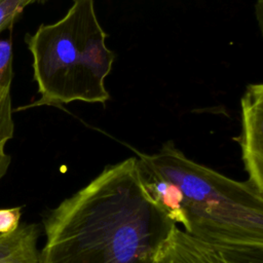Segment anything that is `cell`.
<instances>
[{
	"label": "cell",
	"instance_id": "cell-1",
	"mask_svg": "<svg viewBox=\"0 0 263 263\" xmlns=\"http://www.w3.org/2000/svg\"><path fill=\"white\" fill-rule=\"evenodd\" d=\"M174 225L128 157L43 214L38 263H154Z\"/></svg>",
	"mask_w": 263,
	"mask_h": 263
},
{
	"label": "cell",
	"instance_id": "cell-2",
	"mask_svg": "<svg viewBox=\"0 0 263 263\" xmlns=\"http://www.w3.org/2000/svg\"><path fill=\"white\" fill-rule=\"evenodd\" d=\"M146 192L185 233L246 259H263V194L248 181L199 164L166 142L153 154L139 153Z\"/></svg>",
	"mask_w": 263,
	"mask_h": 263
},
{
	"label": "cell",
	"instance_id": "cell-3",
	"mask_svg": "<svg viewBox=\"0 0 263 263\" xmlns=\"http://www.w3.org/2000/svg\"><path fill=\"white\" fill-rule=\"evenodd\" d=\"M97 17L93 0H73L58 22L42 24L25 42L32 54L33 78L40 99L21 109L39 106L63 108L74 101L105 105L110 96L105 78L115 53Z\"/></svg>",
	"mask_w": 263,
	"mask_h": 263
},
{
	"label": "cell",
	"instance_id": "cell-4",
	"mask_svg": "<svg viewBox=\"0 0 263 263\" xmlns=\"http://www.w3.org/2000/svg\"><path fill=\"white\" fill-rule=\"evenodd\" d=\"M240 102L242 161L249 175L248 182L263 194V85H248Z\"/></svg>",
	"mask_w": 263,
	"mask_h": 263
},
{
	"label": "cell",
	"instance_id": "cell-5",
	"mask_svg": "<svg viewBox=\"0 0 263 263\" xmlns=\"http://www.w3.org/2000/svg\"><path fill=\"white\" fill-rule=\"evenodd\" d=\"M154 263H263V260L245 259L222 252L190 236L175 224L160 245Z\"/></svg>",
	"mask_w": 263,
	"mask_h": 263
},
{
	"label": "cell",
	"instance_id": "cell-6",
	"mask_svg": "<svg viewBox=\"0 0 263 263\" xmlns=\"http://www.w3.org/2000/svg\"><path fill=\"white\" fill-rule=\"evenodd\" d=\"M40 227L22 223L16 230L0 235V263H38Z\"/></svg>",
	"mask_w": 263,
	"mask_h": 263
},
{
	"label": "cell",
	"instance_id": "cell-7",
	"mask_svg": "<svg viewBox=\"0 0 263 263\" xmlns=\"http://www.w3.org/2000/svg\"><path fill=\"white\" fill-rule=\"evenodd\" d=\"M10 88L0 87V180L6 175L11 163V156L6 152L7 143L14 135Z\"/></svg>",
	"mask_w": 263,
	"mask_h": 263
},
{
	"label": "cell",
	"instance_id": "cell-8",
	"mask_svg": "<svg viewBox=\"0 0 263 263\" xmlns=\"http://www.w3.org/2000/svg\"><path fill=\"white\" fill-rule=\"evenodd\" d=\"M48 0H0V33L12 30L25 8L31 4H43Z\"/></svg>",
	"mask_w": 263,
	"mask_h": 263
},
{
	"label": "cell",
	"instance_id": "cell-9",
	"mask_svg": "<svg viewBox=\"0 0 263 263\" xmlns=\"http://www.w3.org/2000/svg\"><path fill=\"white\" fill-rule=\"evenodd\" d=\"M13 49L11 32L7 39L0 38V87L10 88L13 78Z\"/></svg>",
	"mask_w": 263,
	"mask_h": 263
},
{
	"label": "cell",
	"instance_id": "cell-10",
	"mask_svg": "<svg viewBox=\"0 0 263 263\" xmlns=\"http://www.w3.org/2000/svg\"><path fill=\"white\" fill-rule=\"evenodd\" d=\"M22 206L0 209V235L13 232L21 225Z\"/></svg>",
	"mask_w": 263,
	"mask_h": 263
}]
</instances>
